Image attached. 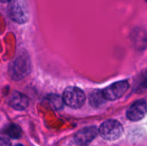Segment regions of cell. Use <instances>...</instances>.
Listing matches in <instances>:
<instances>
[{
	"instance_id": "obj_8",
	"label": "cell",
	"mask_w": 147,
	"mask_h": 146,
	"mask_svg": "<svg viewBox=\"0 0 147 146\" xmlns=\"http://www.w3.org/2000/svg\"><path fill=\"white\" fill-rule=\"evenodd\" d=\"M9 104L14 109L23 110L28 105V99L24 94L18 91H15L11 94L9 99Z\"/></svg>"
},
{
	"instance_id": "obj_14",
	"label": "cell",
	"mask_w": 147,
	"mask_h": 146,
	"mask_svg": "<svg viewBox=\"0 0 147 146\" xmlns=\"http://www.w3.org/2000/svg\"><path fill=\"white\" fill-rule=\"evenodd\" d=\"M16 146H23V145H16Z\"/></svg>"
},
{
	"instance_id": "obj_9",
	"label": "cell",
	"mask_w": 147,
	"mask_h": 146,
	"mask_svg": "<svg viewBox=\"0 0 147 146\" xmlns=\"http://www.w3.org/2000/svg\"><path fill=\"white\" fill-rule=\"evenodd\" d=\"M106 98L103 96L102 91L96 90L91 93L90 97V102L93 107H99L106 102Z\"/></svg>"
},
{
	"instance_id": "obj_6",
	"label": "cell",
	"mask_w": 147,
	"mask_h": 146,
	"mask_svg": "<svg viewBox=\"0 0 147 146\" xmlns=\"http://www.w3.org/2000/svg\"><path fill=\"white\" fill-rule=\"evenodd\" d=\"M147 111L146 102L144 100L135 102L127 111V117L132 121H138L144 118Z\"/></svg>"
},
{
	"instance_id": "obj_7",
	"label": "cell",
	"mask_w": 147,
	"mask_h": 146,
	"mask_svg": "<svg viewBox=\"0 0 147 146\" xmlns=\"http://www.w3.org/2000/svg\"><path fill=\"white\" fill-rule=\"evenodd\" d=\"M98 133L99 131H97L96 126L83 128L75 135V141L81 145H85L91 142L97 136Z\"/></svg>"
},
{
	"instance_id": "obj_2",
	"label": "cell",
	"mask_w": 147,
	"mask_h": 146,
	"mask_svg": "<svg viewBox=\"0 0 147 146\" xmlns=\"http://www.w3.org/2000/svg\"><path fill=\"white\" fill-rule=\"evenodd\" d=\"M62 98L65 104L71 108H79L85 102V95L84 91L74 86L67 87L63 93Z\"/></svg>"
},
{
	"instance_id": "obj_12",
	"label": "cell",
	"mask_w": 147,
	"mask_h": 146,
	"mask_svg": "<svg viewBox=\"0 0 147 146\" xmlns=\"http://www.w3.org/2000/svg\"><path fill=\"white\" fill-rule=\"evenodd\" d=\"M11 144L10 142L5 139V138H1V141H0V146H10Z\"/></svg>"
},
{
	"instance_id": "obj_4",
	"label": "cell",
	"mask_w": 147,
	"mask_h": 146,
	"mask_svg": "<svg viewBox=\"0 0 147 146\" xmlns=\"http://www.w3.org/2000/svg\"><path fill=\"white\" fill-rule=\"evenodd\" d=\"M30 70V62L28 57L27 56H19L12 64L10 68V74L13 79L19 80L24 77L29 73Z\"/></svg>"
},
{
	"instance_id": "obj_5",
	"label": "cell",
	"mask_w": 147,
	"mask_h": 146,
	"mask_svg": "<svg viewBox=\"0 0 147 146\" xmlns=\"http://www.w3.org/2000/svg\"><path fill=\"white\" fill-rule=\"evenodd\" d=\"M129 84L127 81H120L107 87L105 89L102 90V93L106 100L115 101L124 95V93L127 90Z\"/></svg>"
},
{
	"instance_id": "obj_11",
	"label": "cell",
	"mask_w": 147,
	"mask_h": 146,
	"mask_svg": "<svg viewBox=\"0 0 147 146\" xmlns=\"http://www.w3.org/2000/svg\"><path fill=\"white\" fill-rule=\"evenodd\" d=\"M47 99L50 101L51 104L53 106V108L55 109H60V108H63V103H65L63 98H61L59 96H57V95L49 96Z\"/></svg>"
},
{
	"instance_id": "obj_3",
	"label": "cell",
	"mask_w": 147,
	"mask_h": 146,
	"mask_svg": "<svg viewBox=\"0 0 147 146\" xmlns=\"http://www.w3.org/2000/svg\"><path fill=\"white\" fill-rule=\"evenodd\" d=\"M10 18L17 23H25L28 20V11L25 0H13L9 7Z\"/></svg>"
},
{
	"instance_id": "obj_10",
	"label": "cell",
	"mask_w": 147,
	"mask_h": 146,
	"mask_svg": "<svg viewBox=\"0 0 147 146\" xmlns=\"http://www.w3.org/2000/svg\"><path fill=\"white\" fill-rule=\"evenodd\" d=\"M6 134L12 139H18L21 136V129L16 125H10L6 129Z\"/></svg>"
},
{
	"instance_id": "obj_1",
	"label": "cell",
	"mask_w": 147,
	"mask_h": 146,
	"mask_svg": "<svg viewBox=\"0 0 147 146\" xmlns=\"http://www.w3.org/2000/svg\"><path fill=\"white\" fill-rule=\"evenodd\" d=\"M100 136L109 141L118 139L123 133V127L120 122L115 120H109L104 121L99 127Z\"/></svg>"
},
{
	"instance_id": "obj_15",
	"label": "cell",
	"mask_w": 147,
	"mask_h": 146,
	"mask_svg": "<svg viewBox=\"0 0 147 146\" xmlns=\"http://www.w3.org/2000/svg\"><path fill=\"white\" fill-rule=\"evenodd\" d=\"M146 2H147V0H146Z\"/></svg>"
},
{
	"instance_id": "obj_13",
	"label": "cell",
	"mask_w": 147,
	"mask_h": 146,
	"mask_svg": "<svg viewBox=\"0 0 147 146\" xmlns=\"http://www.w3.org/2000/svg\"><path fill=\"white\" fill-rule=\"evenodd\" d=\"M9 1H11V0H1L2 3H7V2H9Z\"/></svg>"
}]
</instances>
